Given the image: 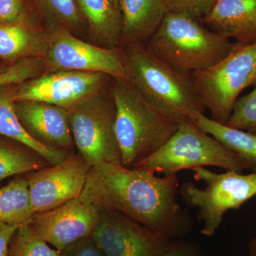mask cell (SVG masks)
I'll return each instance as SVG.
<instances>
[{"instance_id": "cell-1", "label": "cell", "mask_w": 256, "mask_h": 256, "mask_svg": "<svg viewBox=\"0 0 256 256\" xmlns=\"http://www.w3.org/2000/svg\"><path fill=\"white\" fill-rule=\"evenodd\" d=\"M176 175L158 176L149 170L128 168L122 162L92 166L78 198L98 208L127 216L170 240L191 233V216L178 200Z\"/></svg>"}, {"instance_id": "cell-2", "label": "cell", "mask_w": 256, "mask_h": 256, "mask_svg": "<svg viewBox=\"0 0 256 256\" xmlns=\"http://www.w3.org/2000/svg\"><path fill=\"white\" fill-rule=\"evenodd\" d=\"M114 79L111 96L121 162L136 168L169 140L180 122L148 102L128 79Z\"/></svg>"}, {"instance_id": "cell-3", "label": "cell", "mask_w": 256, "mask_h": 256, "mask_svg": "<svg viewBox=\"0 0 256 256\" xmlns=\"http://www.w3.org/2000/svg\"><path fill=\"white\" fill-rule=\"evenodd\" d=\"M146 47L176 73L190 76L223 60L234 44L207 28L200 20L170 12L148 38Z\"/></svg>"}, {"instance_id": "cell-4", "label": "cell", "mask_w": 256, "mask_h": 256, "mask_svg": "<svg viewBox=\"0 0 256 256\" xmlns=\"http://www.w3.org/2000/svg\"><path fill=\"white\" fill-rule=\"evenodd\" d=\"M124 55L128 80L148 102L180 121L205 114L190 76L176 73L142 44H128Z\"/></svg>"}, {"instance_id": "cell-5", "label": "cell", "mask_w": 256, "mask_h": 256, "mask_svg": "<svg viewBox=\"0 0 256 256\" xmlns=\"http://www.w3.org/2000/svg\"><path fill=\"white\" fill-rule=\"evenodd\" d=\"M217 166L242 173L245 165L233 152L207 134L190 119L180 121L176 132L137 168L156 174L176 175L183 170Z\"/></svg>"}, {"instance_id": "cell-6", "label": "cell", "mask_w": 256, "mask_h": 256, "mask_svg": "<svg viewBox=\"0 0 256 256\" xmlns=\"http://www.w3.org/2000/svg\"><path fill=\"white\" fill-rule=\"evenodd\" d=\"M190 77L202 104L210 110V119L226 124L240 92L256 84V42L234 44L225 58Z\"/></svg>"}, {"instance_id": "cell-7", "label": "cell", "mask_w": 256, "mask_h": 256, "mask_svg": "<svg viewBox=\"0 0 256 256\" xmlns=\"http://www.w3.org/2000/svg\"><path fill=\"white\" fill-rule=\"evenodd\" d=\"M197 181L206 184L200 188L191 181L178 188V195L188 207L198 208V220L203 223L201 234L212 236L220 228L225 214L240 208L256 196V171L242 174L235 171L216 173L206 168L192 170Z\"/></svg>"}, {"instance_id": "cell-8", "label": "cell", "mask_w": 256, "mask_h": 256, "mask_svg": "<svg viewBox=\"0 0 256 256\" xmlns=\"http://www.w3.org/2000/svg\"><path fill=\"white\" fill-rule=\"evenodd\" d=\"M69 122L78 154L92 168L104 162H122L116 130V107L94 96L68 109Z\"/></svg>"}, {"instance_id": "cell-9", "label": "cell", "mask_w": 256, "mask_h": 256, "mask_svg": "<svg viewBox=\"0 0 256 256\" xmlns=\"http://www.w3.org/2000/svg\"><path fill=\"white\" fill-rule=\"evenodd\" d=\"M98 208L92 236L106 256H162L178 244L127 216Z\"/></svg>"}, {"instance_id": "cell-10", "label": "cell", "mask_w": 256, "mask_h": 256, "mask_svg": "<svg viewBox=\"0 0 256 256\" xmlns=\"http://www.w3.org/2000/svg\"><path fill=\"white\" fill-rule=\"evenodd\" d=\"M44 57L53 70L98 72L128 79L122 54L82 42L64 26L54 30L47 38Z\"/></svg>"}, {"instance_id": "cell-11", "label": "cell", "mask_w": 256, "mask_h": 256, "mask_svg": "<svg viewBox=\"0 0 256 256\" xmlns=\"http://www.w3.org/2000/svg\"><path fill=\"white\" fill-rule=\"evenodd\" d=\"M108 76L98 72L54 70L20 84L13 99L41 101L68 110L98 94Z\"/></svg>"}, {"instance_id": "cell-12", "label": "cell", "mask_w": 256, "mask_h": 256, "mask_svg": "<svg viewBox=\"0 0 256 256\" xmlns=\"http://www.w3.org/2000/svg\"><path fill=\"white\" fill-rule=\"evenodd\" d=\"M90 168L78 154H70L60 164L25 174L34 214L78 198Z\"/></svg>"}, {"instance_id": "cell-13", "label": "cell", "mask_w": 256, "mask_h": 256, "mask_svg": "<svg viewBox=\"0 0 256 256\" xmlns=\"http://www.w3.org/2000/svg\"><path fill=\"white\" fill-rule=\"evenodd\" d=\"M98 218L97 206L76 198L35 214L30 224L40 238L60 252L78 239L92 235Z\"/></svg>"}, {"instance_id": "cell-14", "label": "cell", "mask_w": 256, "mask_h": 256, "mask_svg": "<svg viewBox=\"0 0 256 256\" xmlns=\"http://www.w3.org/2000/svg\"><path fill=\"white\" fill-rule=\"evenodd\" d=\"M14 106L20 122L37 142L62 150L74 149L68 109L36 100L14 101Z\"/></svg>"}, {"instance_id": "cell-15", "label": "cell", "mask_w": 256, "mask_h": 256, "mask_svg": "<svg viewBox=\"0 0 256 256\" xmlns=\"http://www.w3.org/2000/svg\"><path fill=\"white\" fill-rule=\"evenodd\" d=\"M200 22L236 44L256 42V0H217Z\"/></svg>"}, {"instance_id": "cell-16", "label": "cell", "mask_w": 256, "mask_h": 256, "mask_svg": "<svg viewBox=\"0 0 256 256\" xmlns=\"http://www.w3.org/2000/svg\"><path fill=\"white\" fill-rule=\"evenodd\" d=\"M170 0H119L122 20V43L148 40L170 12Z\"/></svg>"}, {"instance_id": "cell-17", "label": "cell", "mask_w": 256, "mask_h": 256, "mask_svg": "<svg viewBox=\"0 0 256 256\" xmlns=\"http://www.w3.org/2000/svg\"><path fill=\"white\" fill-rule=\"evenodd\" d=\"M75 1L92 36L108 48L116 50L122 44V20L114 0Z\"/></svg>"}, {"instance_id": "cell-18", "label": "cell", "mask_w": 256, "mask_h": 256, "mask_svg": "<svg viewBox=\"0 0 256 256\" xmlns=\"http://www.w3.org/2000/svg\"><path fill=\"white\" fill-rule=\"evenodd\" d=\"M12 86H0V134L36 152L50 165L60 164L70 156V152L44 146L26 132L15 110L13 96L16 89Z\"/></svg>"}, {"instance_id": "cell-19", "label": "cell", "mask_w": 256, "mask_h": 256, "mask_svg": "<svg viewBox=\"0 0 256 256\" xmlns=\"http://www.w3.org/2000/svg\"><path fill=\"white\" fill-rule=\"evenodd\" d=\"M47 40L28 22L0 23V58L20 62L28 58L44 57Z\"/></svg>"}, {"instance_id": "cell-20", "label": "cell", "mask_w": 256, "mask_h": 256, "mask_svg": "<svg viewBox=\"0 0 256 256\" xmlns=\"http://www.w3.org/2000/svg\"><path fill=\"white\" fill-rule=\"evenodd\" d=\"M197 127L222 143L239 156L246 170L256 171V133L228 127L205 114L191 120Z\"/></svg>"}, {"instance_id": "cell-21", "label": "cell", "mask_w": 256, "mask_h": 256, "mask_svg": "<svg viewBox=\"0 0 256 256\" xmlns=\"http://www.w3.org/2000/svg\"><path fill=\"white\" fill-rule=\"evenodd\" d=\"M34 215L26 175H18L0 188V223L21 226Z\"/></svg>"}, {"instance_id": "cell-22", "label": "cell", "mask_w": 256, "mask_h": 256, "mask_svg": "<svg viewBox=\"0 0 256 256\" xmlns=\"http://www.w3.org/2000/svg\"><path fill=\"white\" fill-rule=\"evenodd\" d=\"M52 166L36 152L0 142V182L9 176H18Z\"/></svg>"}, {"instance_id": "cell-23", "label": "cell", "mask_w": 256, "mask_h": 256, "mask_svg": "<svg viewBox=\"0 0 256 256\" xmlns=\"http://www.w3.org/2000/svg\"><path fill=\"white\" fill-rule=\"evenodd\" d=\"M40 238L30 223L23 224L15 232L10 245L9 256H60Z\"/></svg>"}, {"instance_id": "cell-24", "label": "cell", "mask_w": 256, "mask_h": 256, "mask_svg": "<svg viewBox=\"0 0 256 256\" xmlns=\"http://www.w3.org/2000/svg\"><path fill=\"white\" fill-rule=\"evenodd\" d=\"M52 21L65 28H78L82 22L75 0H32Z\"/></svg>"}, {"instance_id": "cell-25", "label": "cell", "mask_w": 256, "mask_h": 256, "mask_svg": "<svg viewBox=\"0 0 256 256\" xmlns=\"http://www.w3.org/2000/svg\"><path fill=\"white\" fill-rule=\"evenodd\" d=\"M226 126L256 133V86L246 96L238 98Z\"/></svg>"}, {"instance_id": "cell-26", "label": "cell", "mask_w": 256, "mask_h": 256, "mask_svg": "<svg viewBox=\"0 0 256 256\" xmlns=\"http://www.w3.org/2000/svg\"><path fill=\"white\" fill-rule=\"evenodd\" d=\"M38 58H28L20 60L0 74V86L20 85L35 78L40 68Z\"/></svg>"}, {"instance_id": "cell-27", "label": "cell", "mask_w": 256, "mask_h": 256, "mask_svg": "<svg viewBox=\"0 0 256 256\" xmlns=\"http://www.w3.org/2000/svg\"><path fill=\"white\" fill-rule=\"evenodd\" d=\"M217 0H170V12H182L197 20L206 15Z\"/></svg>"}, {"instance_id": "cell-28", "label": "cell", "mask_w": 256, "mask_h": 256, "mask_svg": "<svg viewBox=\"0 0 256 256\" xmlns=\"http://www.w3.org/2000/svg\"><path fill=\"white\" fill-rule=\"evenodd\" d=\"M28 22L30 21L25 0H0V23Z\"/></svg>"}, {"instance_id": "cell-29", "label": "cell", "mask_w": 256, "mask_h": 256, "mask_svg": "<svg viewBox=\"0 0 256 256\" xmlns=\"http://www.w3.org/2000/svg\"><path fill=\"white\" fill-rule=\"evenodd\" d=\"M60 256H106L92 235L79 238L67 246Z\"/></svg>"}, {"instance_id": "cell-30", "label": "cell", "mask_w": 256, "mask_h": 256, "mask_svg": "<svg viewBox=\"0 0 256 256\" xmlns=\"http://www.w3.org/2000/svg\"><path fill=\"white\" fill-rule=\"evenodd\" d=\"M162 256H210L202 246L192 240H178L171 250Z\"/></svg>"}, {"instance_id": "cell-31", "label": "cell", "mask_w": 256, "mask_h": 256, "mask_svg": "<svg viewBox=\"0 0 256 256\" xmlns=\"http://www.w3.org/2000/svg\"><path fill=\"white\" fill-rule=\"evenodd\" d=\"M20 226L0 223V256H9L10 242Z\"/></svg>"}, {"instance_id": "cell-32", "label": "cell", "mask_w": 256, "mask_h": 256, "mask_svg": "<svg viewBox=\"0 0 256 256\" xmlns=\"http://www.w3.org/2000/svg\"><path fill=\"white\" fill-rule=\"evenodd\" d=\"M248 254L250 256H256V236L252 238L248 245Z\"/></svg>"}, {"instance_id": "cell-33", "label": "cell", "mask_w": 256, "mask_h": 256, "mask_svg": "<svg viewBox=\"0 0 256 256\" xmlns=\"http://www.w3.org/2000/svg\"><path fill=\"white\" fill-rule=\"evenodd\" d=\"M114 4L119 8V0H114ZM120 9V8H119Z\"/></svg>"}, {"instance_id": "cell-34", "label": "cell", "mask_w": 256, "mask_h": 256, "mask_svg": "<svg viewBox=\"0 0 256 256\" xmlns=\"http://www.w3.org/2000/svg\"><path fill=\"white\" fill-rule=\"evenodd\" d=\"M6 68H2L1 66H0V74L2 73V72H4L5 70H6Z\"/></svg>"}]
</instances>
